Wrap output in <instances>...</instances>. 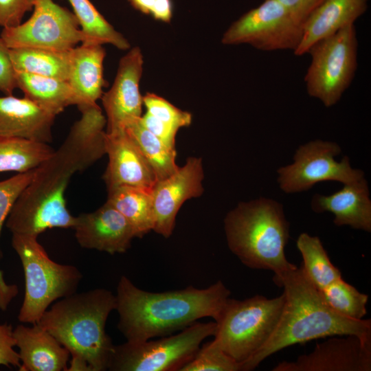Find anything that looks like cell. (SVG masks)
Listing matches in <instances>:
<instances>
[{
    "instance_id": "obj_1",
    "label": "cell",
    "mask_w": 371,
    "mask_h": 371,
    "mask_svg": "<svg viewBox=\"0 0 371 371\" xmlns=\"http://www.w3.org/2000/svg\"><path fill=\"white\" fill-rule=\"evenodd\" d=\"M81 117L57 150L35 169L6 221L12 234L38 236L51 228H73L76 216L68 210L65 192L74 173L105 154L106 117L98 104L79 109Z\"/></svg>"
},
{
    "instance_id": "obj_2",
    "label": "cell",
    "mask_w": 371,
    "mask_h": 371,
    "mask_svg": "<svg viewBox=\"0 0 371 371\" xmlns=\"http://www.w3.org/2000/svg\"><path fill=\"white\" fill-rule=\"evenodd\" d=\"M230 294L221 280L205 289L189 286L155 293L139 289L122 276L115 295L117 328L131 342L168 336L203 317L216 321Z\"/></svg>"
},
{
    "instance_id": "obj_3",
    "label": "cell",
    "mask_w": 371,
    "mask_h": 371,
    "mask_svg": "<svg viewBox=\"0 0 371 371\" xmlns=\"http://www.w3.org/2000/svg\"><path fill=\"white\" fill-rule=\"evenodd\" d=\"M284 288V303L278 323L266 344L241 367L254 370L263 360L290 346L326 337L355 335L371 341V320L339 315L325 301L302 267L274 280Z\"/></svg>"
},
{
    "instance_id": "obj_4",
    "label": "cell",
    "mask_w": 371,
    "mask_h": 371,
    "mask_svg": "<svg viewBox=\"0 0 371 371\" xmlns=\"http://www.w3.org/2000/svg\"><path fill=\"white\" fill-rule=\"evenodd\" d=\"M116 297L105 289L73 293L53 304L36 323L69 352L67 371H104L114 348L105 331Z\"/></svg>"
},
{
    "instance_id": "obj_5",
    "label": "cell",
    "mask_w": 371,
    "mask_h": 371,
    "mask_svg": "<svg viewBox=\"0 0 371 371\" xmlns=\"http://www.w3.org/2000/svg\"><path fill=\"white\" fill-rule=\"evenodd\" d=\"M224 229L229 250L249 268L272 271L276 280L297 267L285 256L289 223L280 203L264 197L240 202L226 215Z\"/></svg>"
},
{
    "instance_id": "obj_6",
    "label": "cell",
    "mask_w": 371,
    "mask_h": 371,
    "mask_svg": "<svg viewBox=\"0 0 371 371\" xmlns=\"http://www.w3.org/2000/svg\"><path fill=\"white\" fill-rule=\"evenodd\" d=\"M37 238L17 234L12 237L25 276V295L18 319L32 325L39 321L52 302L75 293L82 277L75 266L53 261Z\"/></svg>"
},
{
    "instance_id": "obj_7",
    "label": "cell",
    "mask_w": 371,
    "mask_h": 371,
    "mask_svg": "<svg viewBox=\"0 0 371 371\" xmlns=\"http://www.w3.org/2000/svg\"><path fill=\"white\" fill-rule=\"evenodd\" d=\"M284 295L269 299L257 295L230 297L216 321L214 341L240 367L269 340L281 315Z\"/></svg>"
},
{
    "instance_id": "obj_8",
    "label": "cell",
    "mask_w": 371,
    "mask_h": 371,
    "mask_svg": "<svg viewBox=\"0 0 371 371\" xmlns=\"http://www.w3.org/2000/svg\"><path fill=\"white\" fill-rule=\"evenodd\" d=\"M304 76L308 94L326 107L336 104L350 86L357 69L358 41L355 25L315 43Z\"/></svg>"
},
{
    "instance_id": "obj_9",
    "label": "cell",
    "mask_w": 371,
    "mask_h": 371,
    "mask_svg": "<svg viewBox=\"0 0 371 371\" xmlns=\"http://www.w3.org/2000/svg\"><path fill=\"white\" fill-rule=\"evenodd\" d=\"M216 323L195 322L177 335L115 346L109 360L111 371H179L190 361L202 341L214 336Z\"/></svg>"
},
{
    "instance_id": "obj_10",
    "label": "cell",
    "mask_w": 371,
    "mask_h": 371,
    "mask_svg": "<svg viewBox=\"0 0 371 371\" xmlns=\"http://www.w3.org/2000/svg\"><path fill=\"white\" fill-rule=\"evenodd\" d=\"M303 23L276 0H265L233 22L224 32V45L249 44L254 48L272 52L292 50L303 37Z\"/></svg>"
},
{
    "instance_id": "obj_11",
    "label": "cell",
    "mask_w": 371,
    "mask_h": 371,
    "mask_svg": "<svg viewBox=\"0 0 371 371\" xmlns=\"http://www.w3.org/2000/svg\"><path fill=\"white\" fill-rule=\"evenodd\" d=\"M34 12L25 23L3 28L0 37L10 49L30 47L69 51L83 41L74 14L53 0H36Z\"/></svg>"
},
{
    "instance_id": "obj_12",
    "label": "cell",
    "mask_w": 371,
    "mask_h": 371,
    "mask_svg": "<svg viewBox=\"0 0 371 371\" xmlns=\"http://www.w3.org/2000/svg\"><path fill=\"white\" fill-rule=\"evenodd\" d=\"M341 152L335 142L317 139L300 146L292 164L278 169V182L286 193L306 191L317 183L339 181L344 184L358 181L364 177L360 169L352 168L348 157L341 161L335 157Z\"/></svg>"
},
{
    "instance_id": "obj_13",
    "label": "cell",
    "mask_w": 371,
    "mask_h": 371,
    "mask_svg": "<svg viewBox=\"0 0 371 371\" xmlns=\"http://www.w3.org/2000/svg\"><path fill=\"white\" fill-rule=\"evenodd\" d=\"M143 63L138 47L131 48L120 60L114 82L101 97L106 114V133L125 129L142 117L143 97L139 85Z\"/></svg>"
},
{
    "instance_id": "obj_14",
    "label": "cell",
    "mask_w": 371,
    "mask_h": 371,
    "mask_svg": "<svg viewBox=\"0 0 371 371\" xmlns=\"http://www.w3.org/2000/svg\"><path fill=\"white\" fill-rule=\"evenodd\" d=\"M203 177L201 159L189 157L175 173L155 183L152 189L153 231L165 238L172 235L177 214L183 203L203 194Z\"/></svg>"
},
{
    "instance_id": "obj_15",
    "label": "cell",
    "mask_w": 371,
    "mask_h": 371,
    "mask_svg": "<svg viewBox=\"0 0 371 371\" xmlns=\"http://www.w3.org/2000/svg\"><path fill=\"white\" fill-rule=\"evenodd\" d=\"M273 371H370L371 341L355 335L333 337L295 361H282Z\"/></svg>"
},
{
    "instance_id": "obj_16",
    "label": "cell",
    "mask_w": 371,
    "mask_h": 371,
    "mask_svg": "<svg viewBox=\"0 0 371 371\" xmlns=\"http://www.w3.org/2000/svg\"><path fill=\"white\" fill-rule=\"evenodd\" d=\"M73 229L82 247L110 254L126 252L135 238L129 222L107 201L93 212L76 216Z\"/></svg>"
},
{
    "instance_id": "obj_17",
    "label": "cell",
    "mask_w": 371,
    "mask_h": 371,
    "mask_svg": "<svg viewBox=\"0 0 371 371\" xmlns=\"http://www.w3.org/2000/svg\"><path fill=\"white\" fill-rule=\"evenodd\" d=\"M104 148L109 157L103 175L107 190L122 186L153 188L157 182L154 172L125 129L105 132Z\"/></svg>"
},
{
    "instance_id": "obj_18",
    "label": "cell",
    "mask_w": 371,
    "mask_h": 371,
    "mask_svg": "<svg viewBox=\"0 0 371 371\" xmlns=\"http://www.w3.org/2000/svg\"><path fill=\"white\" fill-rule=\"evenodd\" d=\"M56 115L29 99L0 97V137L27 139L44 143L52 140Z\"/></svg>"
},
{
    "instance_id": "obj_19",
    "label": "cell",
    "mask_w": 371,
    "mask_h": 371,
    "mask_svg": "<svg viewBox=\"0 0 371 371\" xmlns=\"http://www.w3.org/2000/svg\"><path fill=\"white\" fill-rule=\"evenodd\" d=\"M344 185L332 194H315L311 201L312 210L317 213H333L337 226L348 225L370 232L371 200L366 179L363 177Z\"/></svg>"
},
{
    "instance_id": "obj_20",
    "label": "cell",
    "mask_w": 371,
    "mask_h": 371,
    "mask_svg": "<svg viewBox=\"0 0 371 371\" xmlns=\"http://www.w3.org/2000/svg\"><path fill=\"white\" fill-rule=\"evenodd\" d=\"M13 336L19 349L20 371L67 370L69 350L37 324L18 325Z\"/></svg>"
},
{
    "instance_id": "obj_21",
    "label": "cell",
    "mask_w": 371,
    "mask_h": 371,
    "mask_svg": "<svg viewBox=\"0 0 371 371\" xmlns=\"http://www.w3.org/2000/svg\"><path fill=\"white\" fill-rule=\"evenodd\" d=\"M368 1L323 0L305 19L303 37L294 54H307L315 43L353 25L366 12Z\"/></svg>"
},
{
    "instance_id": "obj_22",
    "label": "cell",
    "mask_w": 371,
    "mask_h": 371,
    "mask_svg": "<svg viewBox=\"0 0 371 371\" xmlns=\"http://www.w3.org/2000/svg\"><path fill=\"white\" fill-rule=\"evenodd\" d=\"M106 51L102 45L81 44L71 49V69L67 82L75 94L78 109L97 104L105 87L103 63Z\"/></svg>"
},
{
    "instance_id": "obj_23",
    "label": "cell",
    "mask_w": 371,
    "mask_h": 371,
    "mask_svg": "<svg viewBox=\"0 0 371 371\" xmlns=\"http://www.w3.org/2000/svg\"><path fill=\"white\" fill-rule=\"evenodd\" d=\"M17 88L40 107L57 115L76 105L75 94L67 81L16 71Z\"/></svg>"
},
{
    "instance_id": "obj_24",
    "label": "cell",
    "mask_w": 371,
    "mask_h": 371,
    "mask_svg": "<svg viewBox=\"0 0 371 371\" xmlns=\"http://www.w3.org/2000/svg\"><path fill=\"white\" fill-rule=\"evenodd\" d=\"M152 189L122 186L108 190L106 201L126 218L135 237L142 238L153 229Z\"/></svg>"
},
{
    "instance_id": "obj_25",
    "label": "cell",
    "mask_w": 371,
    "mask_h": 371,
    "mask_svg": "<svg viewBox=\"0 0 371 371\" xmlns=\"http://www.w3.org/2000/svg\"><path fill=\"white\" fill-rule=\"evenodd\" d=\"M71 52L30 47L10 49L16 71L67 82L71 69Z\"/></svg>"
},
{
    "instance_id": "obj_26",
    "label": "cell",
    "mask_w": 371,
    "mask_h": 371,
    "mask_svg": "<svg viewBox=\"0 0 371 371\" xmlns=\"http://www.w3.org/2000/svg\"><path fill=\"white\" fill-rule=\"evenodd\" d=\"M55 150L47 143L20 137H0V172H27L48 159Z\"/></svg>"
},
{
    "instance_id": "obj_27",
    "label": "cell",
    "mask_w": 371,
    "mask_h": 371,
    "mask_svg": "<svg viewBox=\"0 0 371 371\" xmlns=\"http://www.w3.org/2000/svg\"><path fill=\"white\" fill-rule=\"evenodd\" d=\"M83 34L81 44H111L126 50L128 41L98 12L89 0H68Z\"/></svg>"
},
{
    "instance_id": "obj_28",
    "label": "cell",
    "mask_w": 371,
    "mask_h": 371,
    "mask_svg": "<svg viewBox=\"0 0 371 371\" xmlns=\"http://www.w3.org/2000/svg\"><path fill=\"white\" fill-rule=\"evenodd\" d=\"M296 245L303 259L301 267L319 291L342 278L341 271L331 262L319 237L302 233Z\"/></svg>"
},
{
    "instance_id": "obj_29",
    "label": "cell",
    "mask_w": 371,
    "mask_h": 371,
    "mask_svg": "<svg viewBox=\"0 0 371 371\" xmlns=\"http://www.w3.org/2000/svg\"><path fill=\"white\" fill-rule=\"evenodd\" d=\"M139 119L128 125L125 130L135 141L152 168L157 181L163 180L175 173L179 168L175 161L176 150L167 146L148 131L142 124Z\"/></svg>"
},
{
    "instance_id": "obj_30",
    "label": "cell",
    "mask_w": 371,
    "mask_h": 371,
    "mask_svg": "<svg viewBox=\"0 0 371 371\" xmlns=\"http://www.w3.org/2000/svg\"><path fill=\"white\" fill-rule=\"evenodd\" d=\"M35 169L18 173L0 181V236L3 225L13 205L32 181ZM17 292L18 289L16 285H10L5 282L3 273L0 269V309L5 310Z\"/></svg>"
},
{
    "instance_id": "obj_31",
    "label": "cell",
    "mask_w": 371,
    "mask_h": 371,
    "mask_svg": "<svg viewBox=\"0 0 371 371\" xmlns=\"http://www.w3.org/2000/svg\"><path fill=\"white\" fill-rule=\"evenodd\" d=\"M319 291L327 304L341 315L362 319L367 313L368 295L359 292L342 278Z\"/></svg>"
},
{
    "instance_id": "obj_32",
    "label": "cell",
    "mask_w": 371,
    "mask_h": 371,
    "mask_svg": "<svg viewBox=\"0 0 371 371\" xmlns=\"http://www.w3.org/2000/svg\"><path fill=\"white\" fill-rule=\"evenodd\" d=\"M179 371H240V367L212 340L200 346Z\"/></svg>"
},
{
    "instance_id": "obj_33",
    "label": "cell",
    "mask_w": 371,
    "mask_h": 371,
    "mask_svg": "<svg viewBox=\"0 0 371 371\" xmlns=\"http://www.w3.org/2000/svg\"><path fill=\"white\" fill-rule=\"evenodd\" d=\"M143 103L147 113L177 131L180 128L188 126L192 123L191 113L178 109L155 93H146L143 96Z\"/></svg>"
},
{
    "instance_id": "obj_34",
    "label": "cell",
    "mask_w": 371,
    "mask_h": 371,
    "mask_svg": "<svg viewBox=\"0 0 371 371\" xmlns=\"http://www.w3.org/2000/svg\"><path fill=\"white\" fill-rule=\"evenodd\" d=\"M36 0H0V26L8 28L21 23L26 12L34 8Z\"/></svg>"
},
{
    "instance_id": "obj_35",
    "label": "cell",
    "mask_w": 371,
    "mask_h": 371,
    "mask_svg": "<svg viewBox=\"0 0 371 371\" xmlns=\"http://www.w3.org/2000/svg\"><path fill=\"white\" fill-rule=\"evenodd\" d=\"M16 88V70L11 60L10 48L0 37V91L10 95Z\"/></svg>"
},
{
    "instance_id": "obj_36",
    "label": "cell",
    "mask_w": 371,
    "mask_h": 371,
    "mask_svg": "<svg viewBox=\"0 0 371 371\" xmlns=\"http://www.w3.org/2000/svg\"><path fill=\"white\" fill-rule=\"evenodd\" d=\"M16 342L11 325L0 324V365L20 367L19 352L14 350Z\"/></svg>"
},
{
    "instance_id": "obj_37",
    "label": "cell",
    "mask_w": 371,
    "mask_h": 371,
    "mask_svg": "<svg viewBox=\"0 0 371 371\" xmlns=\"http://www.w3.org/2000/svg\"><path fill=\"white\" fill-rule=\"evenodd\" d=\"M139 120L148 131L164 144L172 148H175V137L177 131L147 112L142 115Z\"/></svg>"
},
{
    "instance_id": "obj_38",
    "label": "cell",
    "mask_w": 371,
    "mask_h": 371,
    "mask_svg": "<svg viewBox=\"0 0 371 371\" xmlns=\"http://www.w3.org/2000/svg\"><path fill=\"white\" fill-rule=\"evenodd\" d=\"M304 24L305 19L323 0H276Z\"/></svg>"
},
{
    "instance_id": "obj_39",
    "label": "cell",
    "mask_w": 371,
    "mask_h": 371,
    "mask_svg": "<svg viewBox=\"0 0 371 371\" xmlns=\"http://www.w3.org/2000/svg\"><path fill=\"white\" fill-rule=\"evenodd\" d=\"M136 10L145 14H150L157 0H128Z\"/></svg>"
}]
</instances>
